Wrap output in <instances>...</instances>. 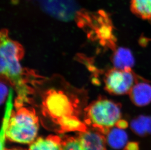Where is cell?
<instances>
[{
  "label": "cell",
  "mask_w": 151,
  "mask_h": 150,
  "mask_svg": "<svg viewBox=\"0 0 151 150\" xmlns=\"http://www.w3.org/2000/svg\"><path fill=\"white\" fill-rule=\"evenodd\" d=\"M45 79L41 89L39 104L42 114L57 125L61 132L86 130L79 116L87 101L85 91L71 86L62 78Z\"/></svg>",
  "instance_id": "obj_1"
},
{
  "label": "cell",
  "mask_w": 151,
  "mask_h": 150,
  "mask_svg": "<svg viewBox=\"0 0 151 150\" xmlns=\"http://www.w3.org/2000/svg\"><path fill=\"white\" fill-rule=\"evenodd\" d=\"M84 123L104 135L121 119L120 104L100 96L86 106L83 110Z\"/></svg>",
  "instance_id": "obj_4"
},
{
  "label": "cell",
  "mask_w": 151,
  "mask_h": 150,
  "mask_svg": "<svg viewBox=\"0 0 151 150\" xmlns=\"http://www.w3.org/2000/svg\"><path fill=\"white\" fill-rule=\"evenodd\" d=\"M0 38L1 78L17 91L23 86L25 80L26 68H23L20 63L24 56V49L20 43L10 38L6 29L1 31Z\"/></svg>",
  "instance_id": "obj_3"
},
{
  "label": "cell",
  "mask_w": 151,
  "mask_h": 150,
  "mask_svg": "<svg viewBox=\"0 0 151 150\" xmlns=\"http://www.w3.org/2000/svg\"><path fill=\"white\" fill-rule=\"evenodd\" d=\"M130 127L135 134L145 136L151 134V116L140 115L132 120Z\"/></svg>",
  "instance_id": "obj_12"
},
{
  "label": "cell",
  "mask_w": 151,
  "mask_h": 150,
  "mask_svg": "<svg viewBox=\"0 0 151 150\" xmlns=\"http://www.w3.org/2000/svg\"><path fill=\"white\" fill-rule=\"evenodd\" d=\"M130 9L137 17L151 23V0H130Z\"/></svg>",
  "instance_id": "obj_11"
},
{
  "label": "cell",
  "mask_w": 151,
  "mask_h": 150,
  "mask_svg": "<svg viewBox=\"0 0 151 150\" xmlns=\"http://www.w3.org/2000/svg\"><path fill=\"white\" fill-rule=\"evenodd\" d=\"M62 139L61 150H106L104 135L93 129L79 132L76 136Z\"/></svg>",
  "instance_id": "obj_5"
},
{
  "label": "cell",
  "mask_w": 151,
  "mask_h": 150,
  "mask_svg": "<svg viewBox=\"0 0 151 150\" xmlns=\"http://www.w3.org/2000/svg\"><path fill=\"white\" fill-rule=\"evenodd\" d=\"M128 122L126 120L121 119L117 122V123L116 124L115 126L119 129L124 130L127 128L128 127Z\"/></svg>",
  "instance_id": "obj_15"
},
{
  "label": "cell",
  "mask_w": 151,
  "mask_h": 150,
  "mask_svg": "<svg viewBox=\"0 0 151 150\" xmlns=\"http://www.w3.org/2000/svg\"><path fill=\"white\" fill-rule=\"evenodd\" d=\"M9 98L5 136L10 141L31 144L35 140L39 127L35 109L30 104H14L15 110H12V92Z\"/></svg>",
  "instance_id": "obj_2"
},
{
  "label": "cell",
  "mask_w": 151,
  "mask_h": 150,
  "mask_svg": "<svg viewBox=\"0 0 151 150\" xmlns=\"http://www.w3.org/2000/svg\"><path fill=\"white\" fill-rule=\"evenodd\" d=\"M139 79L132 69L120 70L114 68L105 75L104 88L109 93L120 96L130 93L135 82Z\"/></svg>",
  "instance_id": "obj_6"
},
{
  "label": "cell",
  "mask_w": 151,
  "mask_h": 150,
  "mask_svg": "<svg viewBox=\"0 0 151 150\" xmlns=\"http://www.w3.org/2000/svg\"><path fill=\"white\" fill-rule=\"evenodd\" d=\"M9 93L7 86L1 81V104H3L6 101Z\"/></svg>",
  "instance_id": "obj_13"
},
{
  "label": "cell",
  "mask_w": 151,
  "mask_h": 150,
  "mask_svg": "<svg viewBox=\"0 0 151 150\" xmlns=\"http://www.w3.org/2000/svg\"><path fill=\"white\" fill-rule=\"evenodd\" d=\"M124 150H139V143L136 141L129 142L125 146Z\"/></svg>",
  "instance_id": "obj_14"
},
{
  "label": "cell",
  "mask_w": 151,
  "mask_h": 150,
  "mask_svg": "<svg viewBox=\"0 0 151 150\" xmlns=\"http://www.w3.org/2000/svg\"><path fill=\"white\" fill-rule=\"evenodd\" d=\"M4 150H22V149H4Z\"/></svg>",
  "instance_id": "obj_16"
},
{
  "label": "cell",
  "mask_w": 151,
  "mask_h": 150,
  "mask_svg": "<svg viewBox=\"0 0 151 150\" xmlns=\"http://www.w3.org/2000/svg\"><path fill=\"white\" fill-rule=\"evenodd\" d=\"M114 68L120 70L131 69L134 64V59L131 51L125 47L114 49L111 57Z\"/></svg>",
  "instance_id": "obj_8"
},
{
  "label": "cell",
  "mask_w": 151,
  "mask_h": 150,
  "mask_svg": "<svg viewBox=\"0 0 151 150\" xmlns=\"http://www.w3.org/2000/svg\"><path fill=\"white\" fill-rule=\"evenodd\" d=\"M135 82L129 94L130 99L135 106H147L151 102V85L144 79Z\"/></svg>",
  "instance_id": "obj_7"
},
{
  "label": "cell",
  "mask_w": 151,
  "mask_h": 150,
  "mask_svg": "<svg viewBox=\"0 0 151 150\" xmlns=\"http://www.w3.org/2000/svg\"><path fill=\"white\" fill-rule=\"evenodd\" d=\"M61 142L59 136L38 137L30 144L29 150H61Z\"/></svg>",
  "instance_id": "obj_9"
},
{
  "label": "cell",
  "mask_w": 151,
  "mask_h": 150,
  "mask_svg": "<svg viewBox=\"0 0 151 150\" xmlns=\"http://www.w3.org/2000/svg\"><path fill=\"white\" fill-rule=\"evenodd\" d=\"M106 136L107 143L113 149H122L127 144L128 136L123 129L112 128Z\"/></svg>",
  "instance_id": "obj_10"
}]
</instances>
